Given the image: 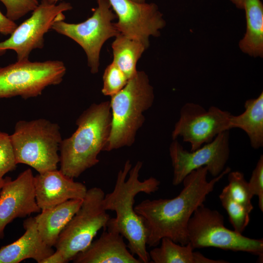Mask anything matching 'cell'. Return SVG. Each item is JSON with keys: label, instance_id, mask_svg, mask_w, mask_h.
I'll return each mask as SVG.
<instances>
[{"label": "cell", "instance_id": "6da1fadb", "mask_svg": "<svg viewBox=\"0 0 263 263\" xmlns=\"http://www.w3.org/2000/svg\"><path fill=\"white\" fill-rule=\"evenodd\" d=\"M231 171L227 167L217 176L207 180L208 169L203 167L192 171L183 181L184 188L172 199H146L134 207L147 229V245L155 247L163 238L176 243H188V225L196 209L204 204L215 185Z\"/></svg>", "mask_w": 263, "mask_h": 263}, {"label": "cell", "instance_id": "7a4b0ae2", "mask_svg": "<svg viewBox=\"0 0 263 263\" xmlns=\"http://www.w3.org/2000/svg\"><path fill=\"white\" fill-rule=\"evenodd\" d=\"M143 166L140 161L132 167L130 161L125 162L117 175L113 190L105 195L103 204L105 210L116 213V217L110 219L106 227L122 235L128 241L127 246L143 263H149L147 250V229L142 217L134 210V198L140 192L150 194L157 191L160 181L150 177L144 181L139 179Z\"/></svg>", "mask_w": 263, "mask_h": 263}, {"label": "cell", "instance_id": "3957f363", "mask_svg": "<svg viewBox=\"0 0 263 263\" xmlns=\"http://www.w3.org/2000/svg\"><path fill=\"white\" fill-rule=\"evenodd\" d=\"M77 128L59 146L60 170L77 178L98 163V155L108 141L111 131L110 102L94 103L76 121Z\"/></svg>", "mask_w": 263, "mask_h": 263}, {"label": "cell", "instance_id": "277c9868", "mask_svg": "<svg viewBox=\"0 0 263 263\" xmlns=\"http://www.w3.org/2000/svg\"><path fill=\"white\" fill-rule=\"evenodd\" d=\"M153 89L143 71L129 79L124 87L111 96L112 125L103 151L131 146L145 121L143 113L152 105Z\"/></svg>", "mask_w": 263, "mask_h": 263}, {"label": "cell", "instance_id": "5b68a950", "mask_svg": "<svg viewBox=\"0 0 263 263\" xmlns=\"http://www.w3.org/2000/svg\"><path fill=\"white\" fill-rule=\"evenodd\" d=\"M16 162L38 173L56 169L62 140L59 125L45 118L19 120L10 135Z\"/></svg>", "mask_w": 263, "mask_h": 263}, {"label": "cell", "instance_id": "8992f818", "mask_svg": "<svg viewBox=\"0 0 263 263\" xmlns=\"http://www.w3.org/2000/svg\"><path fill=\"white\" fill-rule=\"evenodd\" d=\"M188 243L192 248L214 247L242 251L258 256L263 261V240L244 236L224 225V218L217 210L204 204L197 208L188 225Z\"/></svg>", "mask_w": 263, "mask_h": 263}, {"label": "cell", "instance_id": "52a82bcc", "mask_svg": "<svg viewBox=\"0 0 263 263\" xmlns=\"http://www.w3.org/2000/svg\"><path fill=\"white\" fill-rule=\"evenodd\" d=\"M105 196L98 187L87 189L81 207L60 233L55 247L68 262L86 249L110 216L103 207Z\"/></svg>", "mask_w": 263, "mask_h": 263}, {"label": "cell", "instance_id": "ba28073f", "mask_svg": "<svg viewBox=\"0 0 263 263\" xmlns=\"http://www.w3.org/2000/svg\"><path fill=\"white\" fill-rule=\"evenodd\" d=\"M66 68L60 60L17 61L0 67V98L37 97L47 87L59 84Z\"/></svg>", "mask_w": 263, "mask_h": 263}, {"label": "cell", "instance_id": "9c48e42d", "mask_svg": "<svg viewBox=\"0 0 263 263\" xmlns=\"http://www.w3.org/2000/svg\"><path fill=\"white\" fill-rule=\"evenodd\" d=\"M97 7L91 17L79 23L57 20L51 29L65 36L78 43L87 58L88 65L92 74L98 71L100 53L105 41L120 33L112 21L116 16L108 0H96Z\"/></svg>", "mask_w": 263, "mask_h": 263}, {"label": "cell", "instance_id": "30bf717a", "mask_svg": "<svg viewBox=\"0 0 263 263\" xmlns=\"http://www.w3.org/2000/svg\"><path fill=\"white\" fill-rule=\"evenodd\" d=\"M72 8L69 2L54 4L49 0H41L31 16L18 25L8 38L0 41V56L12 50L17 54V61L29 59L33 50L43 47L44 35L54 23L64 20L63 12Z\"/></svg>", "mask_w": 263, "mask_h": 263}, {"label": "cell", "instance_id": "8fae6325", "mask_svg": "<svg viewBox=\"0 0 263 263\" xmlns=\"http://www.w3.org/2000/svg\"><path fill=\"white\" fill-rule=\"evenodd\" d=\"M231 114L215 106L206 110L200 104L187 103L180 110L179 118L171 133L172 139L182 137L183 141L190 144V151H194L211 142L220 133L229 131Z\"/></svg>", "mask_w": 263, "mask_h": 263}, {"label": "cell", "instance_id": "7c38bea8", "mask_svg": "<svg viewBox=\"0 0 263 263\" xmlns=\"http://www.w3.org/2000/svg\"><path fill=\"white\" fill-rule=\"evenodd\" d=\"M173 169L172 184H181L192 171L206 167L208 172L216 177L224 169L230 154L229 132L224 131L210 142L188 151L177 140H173L169 148Z\"/></svg>", "mask_w": 263, "mask_h": 263}, {"label": "cell", "instance_id": "4fadbf2b", "mask_svg": "<svg viewBox=\"0 0 263 263\" xmlns=\"http://www.w3.org/2000/svg\"><path fill=\"white\" fill-rule=\"evenodd\" d=\"M118 18L114 25L120 34L141 42L147 49L150 36H159L166 25L163 14L153 3L108 0Z\"/></svg>", "mask_w": 263, "mask_h": 263}, {"label": "cell", "instance_id": "5bb4252c", "mask_svg": "<svg viewBox=\"0 0 263 263\" xmlns=\"http://www.w3.org/2000/svg\"><path fill=\"white\" fill-rule=\"evenodd\" d=\"M34 178L30 168L14 180L5 178L0 191V238L3 237L5 227L14 219L40 212L36 199Z\"/></svg>", "mask_w": 263, "mask_h": 263}, {"label": "cell", "instance_id": "9a60e30c", "mask_svg": "<svg viewBox=\"0 0 263 263\" xmlns=\"http://www.w3.org/2000/svg\"><path fill=\"white\" fill-rule=\"evenodd\" d=\"M37 204L43 210L71 199H83L87 191L85 185L75 182L60 170L55 169L34 176Z\"/></svg>", "mask_w": 263, "mask_h": 263}, {"label": "cell", "instance_id": "2e32d148", "mask_svg": "<svg viewBox=\"0 0 263 263\" xmlns=\"http://www.w3.org/2000/svg\"><path fill=\"white\" fill-rule=\"evenodd\" d=\"M100 237L93 241L73 259L74 263H142L128 249L118 232L106 227Z\"/></svg>", "mask_w": 263, "mask_h": 263}, {"label": "cell", "instance_id": "e0dca14e", "mask_svg": "<svg viewBox=\"0 0 263 263\" xmlns=\"http://www.w3.org/2000/svg\"><path fill=\"white\" fill-rule=\"evenodd\" d=\"M24 234L16 241L0 248V263H19L32 259L38 263L54 252L41 238L34 217L23 222Z\"/></svg>", "mask_w": 263, "mask_h": 263}, {"label": "cell", "instance_id": "ac0fdd59", "mask_svg": "<svg viewBox=\"0 0 263 263\" xmlns=\"http://www.w3.org/2000/svg\"><path fill=\"white\" fill-rule=\"evenodd\" d=\"M83 200H69L41 210L34 217L39 234L47 245L55 246L60 233L79 209Z\"/></svg>", "mask_w": 263, "mask_h": 263}, {"label": "cell", "instance_id": "d6986e66", "mask_svg": "<svg viewBox=\"0 0 263 263\" xmlns=\"http://www.w3.org/2000/svg\"><path fill=\"white\" fill-rule=\"evenodd\" d=\"M245 12L246 31L239 46L244 53L253 57L263 56V5L260 0H230Z\"/></svg>", "mask_w": 263, "mask_h": 263}, {"label": "cell", "instance_id": "ffe728a7", "mask_svg": "<svg viewBox=\"0 0 263 263\" xmlns=\"http://www.w3.org/2000/svg\"><path fill=\"white\" fill-rule=\"evenodd\" d=\"M244 111L238 115H231L229 130L238 128L248 136L250 144L254 149L263 146V93L256 98L247 100L244 104Z\"/></svg>", "mask_w": 263, "mask_h": 263}, {"label": "cell", "instance_id": "44dd1931", "mask_svg": "<svg viewBox=\"0 0 263 263\" xmlns=\"http://www.w3.org/2000/svg\"><path fill=\"white\" fill-rule=\"evenodd\" d=\"M161 245L150 250V260L153 263H227L226 261L209 259L194 249L188 243L182 245L164 237Z\"/></svg>", "mask_w": 263, "mask_h": 263}, {"label": "cell", "instance_id": "7402d4cb", "mask_svg": "<svg viewBox=\"0 0 263 263\" xmlns=\"http://www.w3.org/2000/svg\"><path fill=\"white\" fill-rule=\"evenodd\" d=\"M115 37L112 44V62L130 79L136 73L137 62L147 49L141 42L121 34Z\"/></svg>", "mask_w": 263, "mask_h": 263}, {"label": "cell", "instance_id": "603a6c76", "mask_svg": "<svg viewBox=\"0 0 263 263\" xmlns=\"http://www.w3.org/2000/svg\"><path fill=\"white\" fill-rule=\"evenodd\" d=\"M219 197L234 230L242 234L250 222L251 210L232 198L227 185L224 188Z\"/></svg>", "mask_w": 263, "mask_h": 263}, {"label": "cell", "instance_id": "cb8c5ba5", "mask_svg": "<svg viewBox=\"0 0 263 263\" xmlns=\"http://www.w3.org/2000/svg\"><path fill=\"white\" fill-rule=\"evenodd\" d=\"M228 174L227 186L232 198L252 211L253 206L251 199L253 196L250 192L248 182L244 174L239 171H230Z\"/></svg>", "mask_w": 263, "mask_h": 263}, {"label": "cell", "instance_id": "d4e9b609", "mask_svg": "<svg viewBox=\"0 0 263 263\" xmlns=\"http://www.w3.org/2000/svg\"><path fill=\"white\" fill-rule=\"evenodd\" d=\"M129 79L113 62L105 69L103 75L102 93L105 95L112 96L122 90Z\"/></svg>", "mask_w": 263, "mask_h": 263}, {"label": "cell", "instance_id": "484cf974", "mask_svg": "<svg viewBox=\"0 0 263 263\" xmlns=\"http://www.w3.org/2000/svg\"><path fill=\"white\" fill-rule=\"evenodd\" d=\"M17 165L10 136L0 131V178L14 170Z\"/></svg>", "mask_w": 263, "mask_h": 263}, {"label": "cell", "instance_id": "4316f807", "mask_svg": "<svg viewBox=\"0 0 263 263\" xmlns=\"http://www.w3.org/2000/svg\"><path fill=\"white\" fill-rule=\"evenodd\" d=\"M4 4L6 16L15 21L33 11L38 6V0H0Z\"/></svg>", "mask_w": 263, "mask_h": 263}, {"label": "cell", "instance_id": "83f0119b", "mask_svg": "<svg viewBox=\"0 0 263 263\" xmlns=\"http://www.w3.org/2000/svg\"><path fill=\"white\" fill-rule=\"evenodd\" d=\"M251 195L258 197L259 207L263 211V155H261L248 182Z\"/></svg>", "mask_w": 263, "mask_h": 263}, {"label": "cell", "instance_id": "f1b7e54d", "mask_svg": "<svg viewBox=\"0 0 263 263\" xmlns=\"http://www.w3.org/2000/svg\"><path fill=\"white\" fill-rule=\"evenodd\" d=\"M15 21L4 15L0 11V33L4 35H11L17 27Z\"/></svg>", "mask_w": 263, "mask_h": 263}, {"label": "cell", "instance_id": "f546056e", "mask_svg": "<svg viewBox=\"0 0 263 263\" xmlns=\"http://www.w3.org/2000/svg\"><path fill=\"white\" fill-rule=\"evenodd\" d=\"M67 263L61 253L57 250H56L43 260L41 263Z\"/></svg>", "mask_w": 263, "mask_h": 263}, {"label": "cell", "instance_id": "4dcf8cb0", "mask_svg": "<svg viewBox=\"0 0 263 263\" xmlns=\"http://www.w3.org/2000/svg\"><path fill=\"white\" fill-rule=\"evenodd\" d=\"M5 182V178H0V191Z\"/></svg>", "mask_w": 263, "mask_h": 263}, {"label": "cell", "instance_id": "1f68e13d", "mask_svg": "<svg viewBox=\"0 0 263 263\" xmlns=\"http://www.w3.org/2000/svg\"><path fill=\"white\" fill-rule=\"evenodd\" d=\"M132 0L133 1L136 2L137 3H140L146 2L145 0Z\"/></svg>", "mask_w": 263, "mask_h": 263}, {"label": "cell", "instance_id": "d6a6232c", "mask_svg": "<svg viewBox=\"0 0 263 263\" xmlns=\"http://www.w3.org/2000/svg\"><path fill=\"white\" fill-rule=\"evenodd\" d=\"M61 0H49L50 2L54 4H56L58 1H61Z\"/></svg>", "mask_w": 263, "mask_h": 263}]
</instances>
